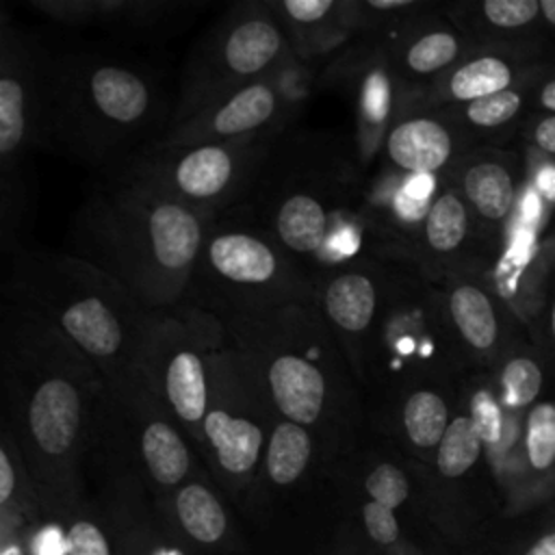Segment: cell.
Returning <instances> with one entry per match:
<instances>
[{"label":"cell","mask_w":555,"mask_h":555,"mask_svg":"<svg viewBox=\"0 0 555 555\" xmlns=\"http://www.w3.org/2000/svg\"><path fill=\"white\" fill-rule=\"evenodd\" d=\"M176 512L186 533L199 542H217L225 533V512L199 481L184 483L176 494Z\"/></svg>","instance_id":"obj_25"},{"label":"cell","mask_w":555,"mask_h":555,"mask_svg":"<svg viewBox=\"0 0 555 555\" xmlns=\"http://www.w3.org/2000/svg\"><path fill=\"white\" fill-rule=\"evenodd\" d=\"M440 314L442 306L434 299L429 280L410 258H399L358 375L369 421L405 388L436 379L442 351L436 327Z\"/></svg>","instance_id":"obj_10"},{"label":"cell","mask_w":555,"mask_h":555,"mask_svg":"<svg viewBox=\"0 0 555 555\" xmlns=\"http://www.w3.org/2000/svg\"><path fill=\"white\" fill-rule=\"evenodd\" d=\"M457 191L466 204L488 221H501L514 202L512 176L496 160H477L464 167Z\"/></svg>","instance_id":"obj_23"},{"label":"cell","mask_w":555,"mask_h":555,"mask_svg":"<svg viewBox=\"0 0 555 555\" xmlns=\"http://www.w3.org/2000/svg\"><path fill=\"white\" fill-rule=\"evenodd\" d=\"M520 108V95L512 89L464 104V117L477 128H494L509 121Z\"/></svg>","instance_id":"obj_30"},{"label":"cell","mask_w":555,"mask_h":555,"mask_svg":"<svg viewBox=\"0 0 555 555\" xmlns=\"http://www.w3.org/2000/svg\"><path fill=\"white\" fill-rule=\"evenodd\" d=\"M304 63L358 37L356 0H269Z\"/></svg>","instance_id":"obj_19"},{"label":"cell","mask_w":555,"mask_h":555,"mask_svg":"<svg viewBox=\"0 0 555 555\" xmlns=\"http://www.w3.org/2000/svg\"><path fill=\"white\" fill-rule=\"evenodd\" d=\"M538 0H486L481 4L483 17L499 28H516L529 24L538 15Z\"/></svg>","instance_id":"obj_31"},{"label":"cell","mask_w":555,"mask_h":555,"mask_svg":"<svg viewBox=\"0 0 555 555\" xmlns=\"http://www.w3.org/2000/svg\"><path fill=\"white\" fill-rule=\"evenodd\" d=\"M301 76V61H295L171 126L158 143L195 145L278 139L301 106L295 91V80Z\"/></svg>","instance_id":"obj_14"},{"label":"cell","mask_w":555,"mask_h":555,"mask_svg":"<svg viewBox=\"0 0 555 555\" xmlns=\"http://www.w3.org/2000/svg\"><path fill=\"white\" fill-rule=\"evenodd\" d=\"M542 386V373L538 364L529 358H514L503 366L501 390L503 401L509 408H520L531 403Z\"/></svg>","instance_id":"obj_28"},{"label":"cell","mask_w":555,"mask_h":555,"mask_svg":"<svg viewBox=\"0 0 555 555\" xmlns=\"http://www.w3.org/2000/svg\"><path fill=\"white\" fill-rule=\"evenodd\" d=\"M106 384L48 323L2 297L0 395L7 434L35 462L69 464L98 436Z\"/></svg>","instance_id":"obj_4"},{"label":"cell","mask_w":555,"mask_h":555,"mask_svg":"<svg viewBox=\"0 0 555 555\" xmlns=\"http://www.w3.org/2000/svg\"><path fill=\"white\" fill-rule=\"evenodd\" d=\"M2 297L48 323L113 384L137 371L152 312L80 256L22 247Z\"/></svg>","instance_id":"obj_6"},{"label":"cell","mask_w":555,"mask_h":555,"mask_svg":"<svg viewBox=\"0 0 555 555\" xmlns=\"http://www.w3.org/2000/svg\"><path fill=\"white\" fill-rule=\"evenodd\" d=\"M221 334L223 325L215 317L191 306L152 312L137 366L156 399L199 447Z\"/></svg>","instance_id":"obj_12"},{"label":"cell","mask_w":555,"mask_h":555,"mask_svg":"<svg viewBox=\"0 0 555 555\" xmlns=\"http://www.w3.org/2000/svg\"><path fill=\"white\" fill-rule=\"evenodd\" d=\"M243 204L312 282L358 258H405L360 160L334 137L280 134Z\"/></svg>","instance_id":"obj_1"},{"label":"cell","mask_w":555,"mask_h":555,"mask_svg":"<svg viewBox=\"0 0 555 555\" xmlns=\"http://www.w3.org/2000/svg\"><path fill=\"white\" fill-rule=\"evenodd\" d=\"M483 438L486 444H494L501 438L503 431V418L496 401L488 390H477L470 401V412H468Z\"/></svg>","instance_id":"obj_32"},{"label":"cell","mask_w":555,"mask_h":555,"mask_svg":"<svg viewBox=\"0 0 555 555\" xmlns=\"http://www.w3.org/2000/svg\"><path fill=\"white\" fill-rule=\"evenodd\" d=\"M100 178L74 215L69 254L150 312L182 306L210 221L121 173Z\"/></svg>","instance_id":"obj_3"},{"label":"cell","mask_w":555,"mask_h":555,"mask_svg":"<svg viewBox=\"0 0 555 555\" xmlns=\"http://www.w3.org/2000/svg\"><path fill=\"white\" fill-rule=\"evenodd\" d=\"M535 143L546 152H555V117H548L538 124Z\"/></svg>","instance_id":"obj_37"},{"label":"cell","mask_w":555,"mask_h":555,"mask_svg":"<svg viewBox=\"0 0 555 555\" xmlns=\"http://www.w3.org/2000/svg\"><path fill=\"white\" fill-rule=\"evenodd\" d=\"M442 317L455 336L473 351H488L499 336L494 306L483 288L470 282H457L442 295Z\"/></svg>","instance_id":"obj_22"},{"label":"cell","mask_w":555,"mask_h":555,"mask_svg":"<svg viewBox=\"0 0 555 555\" xmlns=\"http://www.w3.org/2000/svg\"><path fill=\"white\" fill-rule=\"evenodd\" d=\"M542 104L551 111H555V80H551L544 89H542V95H540Z\"/></svg>","instance_id":"obj_40"},{"label":"cell","mask_w":555,"mask_h":555,"mask_svg":"<svg viewBox=\"0 0 555 555\" xmlns=\"http://www.w3.org/2000/svg\"><path fill=\"white\" fill-rule=\"evenodd\" d=\"M553 334H555V308H553Z\"/></svg>","instance_id":"obj_43"},{"label":"cell","mask_w":555,"mask_h":555,"mask_svg":"<svg viewBox=\"0 0 555 555\" xmlns=\"http://www.w3.org/2000/svg\"><path fill=\"white\" fill-rule=\"evenodd\" d=\"M399 258L403 256L358 258L325 271L314 282V308L340 345L356 379Z\"/></svg>","instance_id":"obj_16"},{"label":"cell","mask_w":555,"mask_h":555,"mask_svg":"<svg viewBox=\"0 0 555 555\" xmlns=\"http://www.w3.org/2000/svg\"><path fill=\"white\" fill-rule=\"evenodd\" d=\"M516 555H555V512L546 514Z\"/></svg>","instance_id":"obj_35"},{"label":"cell","mask_w":555,"mask_h":555,"mask_svg":"<svg viewBox=\"0 0 555 555\" xmlns=\"http://www.w3.org/2000/svg\"><path fill=\"white\" fill-rule=\"evenodd\" d=\"M362 518H364V527L369 531V535L375 542L382 544H390L399 538V522L395 518V509L375 503V501H366L362 505Z\"/></svg>","instance_id":"obj_33"},{"label":"cell","mask_w":555,"mask_h":555,"mask_svg":"<svg viewBox=\"0 0 555 555\" xmlns=\"http://www.w3.org/2000/svg\"><path fill=\"white\" fill-rule=\"evenodd\" d=\"M278 414L225 330L215 347L202 447L228 477H249L262 462Z\"/></svg>","instance_id":"obj_13"},{"label":"cell","mask_w":555,"mask_h":555,"mask_svg":"<svg viewBox=\"0 0 555 555\" xmlns=\"http://www.w3.org/2000/svg\"><path fill=\"white\" fill-rule=\"evenodd\" d=\"M512 82V69L499 56H475L470 61L457 63L434 91L440 98L468 104L479 98L505 91Z\"/></svg>","instance_id":"obj_24"},{"label":"cell","mask_w":555,"mask_h":555,"mask_svg":"<svg viewBox=\"0 0 555 555\" xmlns=\"http://www.w3.org/2000/svg\"><path fill=\"white\" fill-rule=\"evenodd\" d=\"M63 538L56 527H48L37 540V555H63Z\"/></svg>","instance_id":"obj_36"},{"label":"cell","mask_w":555,"mask_h":555,"mask_svg":"<svg viewBox=\"0 0 555 555\" xmlns=\"http://www.w3.org/2000/svg\"><path fill=\"white\" fill-rule=\"evenodd\" d=\"M384 163L399 178V182L416 178H434L451 163L455 154V139L449 124L425 111L421 98L408 100L382 139Z\"/></svg>","instance_id":"obj_18"},{"label":"cell","mask_w":555,"mask_h":555,"mask_svg":"<svg viewBox=\"0 0 555 555\" xmlns=\"http://www.w3.org/2000/svg\"><path fill=\"white\" fill-rule=\"evenodd\" d=\"M48 150L43 43L0 9V245L11 258L22 249L28 215V165Z\"/></svg>","instance_id":"obj_8"},{"label":"cell","mask_w":555,"mask_h":555,"mask_svg":"<svg viewBox=\"0 0 555 555\" xmlns=\"http://www.w3.org/2000/svg\"><path fill=\"white\" fill-rule=\"evenodd\" d=\"M295 61L299 59L269 0L232 4L189 52L169 128Z\"/></svg>","instance_id":"obj_9"},{"label":"cell","mask_w":555,"mask_h":555,"mask_svg":"<svg viewBox=\"0 0 555 555\" xmlns=\"http://www.w3.org/2000/svg\"><path fill=\"white\" fill-rule=\"evenodd\" d=\"M364 490L371 496V501L397 509L410 496V481L397 464L379 462L366 473Z\"/></svg>","instance_id":"obj_29"},{"label":"cell","mask_w":555,"mask_h":555,"mask_svg":"<svg viewBox=\"0 0 555 555\" xmlns=\"http://www.w3.org/2000/svg\"><path fill=\"white\" fill-rule=\"evenodd\" d=\"M67 551L69 555H111L104 533L89 520H78L72 525Z\"/></svg>","instance_id":"obj_34"},{"label":"cell","mask_w":555,"mask_h":555,"mask_svg":"<svg viewBox=\"0 0 555 555\" xmlns=\"http://www.w3.org/2000/svg\"><path fill=\"white\" fill-rule=\"evenodd\" d=\"M397 89L408 98H425L457 65L460 39L447 28H429L421 17L410 20L382 43L373 46Z\"/></svg>","instance_id":"obj_17"},{"label":"cell","mask_w":555,"mask_h":555,"mask_svg":"<svg viewBox=\"0 0 555 555\" xmlns=\"http://www.w3.org/2000/svg\"><path fill=\"white\" fill-rule=\"evenodd\" d=\"M371 421H390V425L412 449L436 453L451 423L449 399L438 388V379L418 382L395 397Z\"/></svg>","instance_id":"obj_21"},{"label":"cell","mask_w":555,"mask_h":555,"mask_svg":"<svg viewBox=\"0 0 555 555\" xmlns=\"http://www.w3.org/2000/svg\"><path fill=\"white\" fill-rule=\"evenodd\" d=\"M535 184H538V191H540L546 199L555 202V167H551V165L542 167L540 173H538V178H535Z\"/></svg>","instance_id":"obj_38"},{"label":"cell","mask_w":555,"mask_h":555,"mask_svg":"<svg viewBox=\"0 0 555 555\" xmlns=\"http://www.w3.org/2000/svg\"><path fill=\"white\" fill-rule=\"evenodd\" d=\"M100 418L124 444L134 449L154 483L173 488L189 477L193 440L156 399L139 369L106 384Z\"/></svg>","instance_id":"obj_15"},{"label":"cell","mask_w":555,"mask_h":555,"mask_svg":"<svg viewBox=\"0 0 555 555\" xmlns=\"http://www.w3.org/2000/svg\"><path fill=\"white\" fill-rule=\"evenodd\" d=\"M2 555H22V551H20L15 544H11V546H7V548L2 551Z\"/></svg>","instance_id":"obj_42"},{"label":"cell","mask_w":555,"mask_h":555,"mask_svg":"<svg viewBox=\"0 0 555 555\" xmlns=\"http://www.w3.org/2000/svg\"><path fill=\"white\" fill-rule=\"evenodd\" d=\"M314 304V282L238 204L208 223L182 306L219 323L273 308Z\"/></svg>","instance_id":"obj_7"},{"label":"cell","mask_w":555,"mask_h":555,"mask_svg":"<svg viewBox=\"0 0 555 555\" xmlns=\"http://www.w3.org/2000/svg\"><path fill=\"white\" fill-rule=\"evenodd\" d=\"M275 139L243 143H152L121 173L191 208L204 219L243 204Z\"/></svg>","instance_id":"obj_11"},{"label":"cell","mask_w":555,"mask_h":555,"mask_svg":"<svg viewBox=\"0 0 555 555\" xmlns=\"http://www.w3.org/2000/svg\"><path fill=\"white\" fill-rule=\"evenodd\" d=\"M540 7L544 11V15L555 24V0H544Z\"/></svg>","instance_id":"obj_41"},{"label":"cell","mask_w":555,"mask_h":555,"mask_svg":"<svg viewBox=\"0 0 555 555\" xmlns=\"http://www.w3.org/2000/svg\"><path fill=\"white\" fill-rule=\"evenodd\" d=\"M520 212H522V219H525V225H535L538 217H540V199L533 191H529L525 197H522V204H520Z\"/></svg>","instance_id":"obj_39"},{"label":"cell","mask_w":555,"mask_h":555,"mask_svg":"<svg viewBox=\"0 0 555 555\" xmlns=\"http://www.w3.org/2000/svg\"><path fill=\"white\" fill-rule=\"evenodd\" d=\"M483 444L486 442L470 414L453 416L434 453L436 470L447 479L466 475L477 464Z\"/></svg>","instance_id":"obj_26"},{"label":"cell","mask_w":555,"mask_h":555,"mask_svg":"<svg viewBox=\"0 0 555 555\" xmlns=\"http://www.w3.org/2000/svg\"><path fill=\"white\" fill-rule=\"evenodd\" d=\"M414 243L408 254L416 269L431 282L436 267L455 254L468 234V204L453 186L436 184L425 215L414 225Z\"/></svg>","instance_id":"obj_20"},{"label":"cell","mask_w":555,"mask_h":555,"mask_svg":"<svg viewBox=\"0 0 555 555\" xmlns=\"http://www.w3.org/2000/svg\"><path fill=\"white\" fill-rule=\"evenodd\" d=\"M278 418L321 442L369 423L362 388L314 304H295L221 323Z\"/></svg>","instance_id":"obj_5"},{"label":"cell","mask_w":555,"mask_h":555,"mask_svg":"<svg viewBox=\"0 0 555 555\" xmlns=\"http://www.w3.org/2000/svg\"><path fill=\"white\" fill-rule=\"evenodd\" d=\"M525 451L529 466L538 473H548L555 466V405H535L527 421Z\"/></svg>","instance_id":"obj_27"},{"label":"cell","mask_w":555,"mask_h":555,"mask_svg":"<svg viewBox=\"0 0 555 555\" xmlns=\"http://www.w3.org/2000/svg\"><path fill=\"white\" fill-rule=\"evenodd\" d=\"M41 43L48 152L106 176L165 137L173 113L167 87L128 43Z\"/></svg>","instance_id":"obj_2"}]
</instances>
